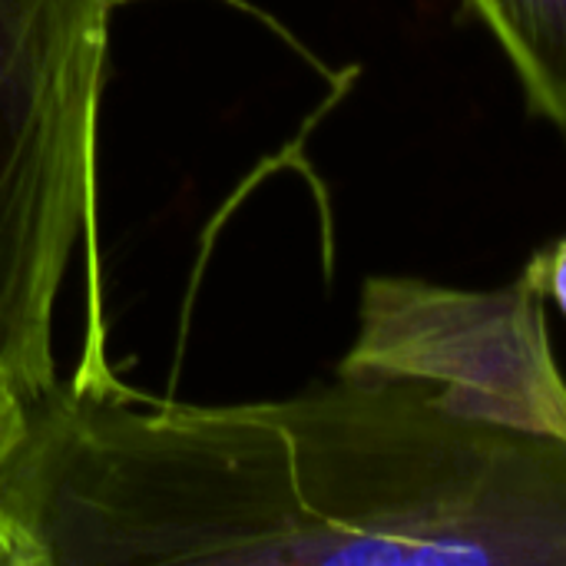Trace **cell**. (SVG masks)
<instances>
[{
    "mask_svg": "<svg viewBox=\"0 0 566 566\" xmlns=\"http://www.w3.org/2000/svg\"><path fill=\"white\" fill-rule=\"evenodd\" d=\"M504 50L524 103L566 133V0H464Z\"/></svg>",
    "mask_w": 566,
    "mask_h": 566,
    "instance_id": "obj_4",
    "label": "cell"
},
{
    "mask_svg": "<svg viewBox=\"0 0 566 566\" xmlns=\"http://www.w3.org/2000/svg\"><path fill=\"white\" fill-rule=\"evenodd\" d=\"M30 431V398L0 368V481L7 464L20 454ZM0 566H46L43 551L13 524L0 501Z\"/></svg>",
    "mask_w": 566,
    "mask_h": 566,
    "instance_id": "obj_5",
    "label": "cell"
},
{
    "mask_svg": "<svg viewBox=\"0 0 566 566\" xmlns=\"http://www.w3.org/2000/svg\"><path fill=\"white\" fill-rule=\"evenodd\" d=\"M544 305L521 275L491 292L371 275L338 371L424 378L454 411L566 444V378Z\"/></svg>",
    "mask_w": 566,
    "mask_h": 566,
    "instance_id": "obj_3",
    "label": "cell"
},
{
    "mask_svg": "<svg viewBox=\"0 0 566 566\" xmlns=\"http://www.w3.org/2000/svg\"><path fill=\"white\" fill-rule=\"evenodd\" d=\"M119 0H0V368L56 391L53 315L73 252L99 282L96 149Z\"/></svg>",
    "mask_w": 566,
    "mask_h": 566,
    "instance_id": "obj_2",
    "label": "cell"
},
{
    "mask_svg": "<svg viewBox=\"0 0 566 566\" xmlns=\"http://www.w3.org/2000/svg\"><path fill=\"white\" fill-rule=\"evenodd\" d=\"M521 279L544 298V302H554L560 308V315L566 318V239L551 242L547 249H537Z\"/></svg>",
    "mask_w": 566,
    "mask_h": 566,
    "instance_id": "obj_6",
    "label": "cell"
},
{
    "mask_svg": "<svg viewBox=\"0 0 566 566\" xmlns=\"http://www.w3.org/2000/svg\"><path fill=\"white\" fill-rule=\"evenodd\" d=\"M56 388L3 507L56 564L566 566V444L438 385L338 371L285 401L136 411Z\"/></svg>",
    "mask_w": 566,
    "mask_h": 566,
    "instance_id": "obj_1",
    "label": "cell"
}]
</instances>
